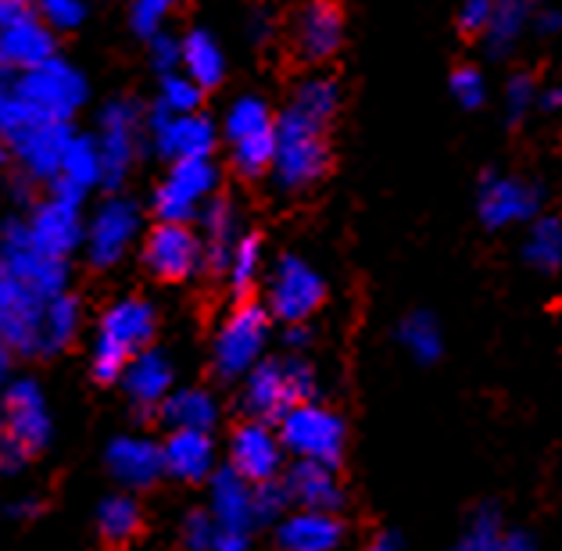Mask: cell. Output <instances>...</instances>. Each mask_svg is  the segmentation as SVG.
Wrapping results in <instances>:
<instances>
[{
    "label": "cell",
    "instance_id": "cell-1",
    "mask_svg": "<svg viewBox=\"0 0 562 551\" xmlns=\"http://www.w3.org/2000/svg\"><path fill=\"white\" fill-rule=\"evenodd\" d=\"M330 126V119L315 115L294 101H286L283 112H277V158H272L269 179L280 194H308L326 179L334 165Z\"/></svg>",
    "mask_w": 562,
    "mask_h": 551
},
{
    "label": "cell",
    "instance_id": "cell-2",
    "mask_svg": "<svg viewBox=\"0 0 562 551\" xmlns=\"http://www.w3.org/2000/svg\"><path fill=\"white\" fill-rule=\"evenodd\" d=\"M315 394H319V380H315L312 362L301 355L262 358L240 380V408L258 423H280L283 412L315 402Z\"/></svg>",
    "mask_w": 562,
    "mask_h": 551
},
{
    "label": "cell",
    "instance_id": "cell-3",
    "mask_svg": "<svg viewBox=\"0 0 562 551\" xmlns=\"http://www.w3.org/2000/svg\"><path fill=\"white\" fill-rule=\"evenodd\" d=\"M277 434L283 451L297 462H319L337 470L348 454V423L337 408L323 405L319 397L283 412Z\"/></svg>",
    "mask_w": 562,
    "mask_h": 551
},
{
    "label": "cell",
    "instance_id": "cell-4",
    "mask_svg": "<svg viewBox=\"0 0 562 551\" xmlns=\"http://www.w3.org/2000/svg\"><path fill=\"white\" fill-rule=\"evenodd\" d=\"M272 340V315L258 301H237L229 315L215 329L212 340V369L218 380H244L266 358Z\"/></svg>",
    "mask_w": 562,
    "mask_h": 551
},
{
    "label": "cell",
    "instance_id": "cell-5",
    "mask_svg": "<svg viewBox=\"0 0 562 551\" xmlns=\"http://www.w3.org/2000/svg\"><path fill=\"white\" fill-rule=\"evenodd\" d=\"M11 90L44 122H72V115L90 98V82L83 76V68L61 58V54L30 68V72H19L11 79Z\"/></svg>",
    "mask_w": 562,
    "mask_h": 551
},
{
    "label": "cell",
    "instance_id": "cell-6",
    "mask_svg": "<svg viewBox=\"0 0 562 551\" xmlns=\"http://www.w3.org/2000/svg\"><path fill=\"white\" fill-rule=\"evenodd\" d=\"M0 266L8 269V276L15 280L25 294H33L36 301H47L65 294L68 286V261L44 255L30 237L25 218H4L0 223Z\"/></svg>",
    "mask_w": 562,
    "mask_h": 551
},
{
    "label": "cell",
    "instance_id": "cell-7",
    "mask_svg": "<svg viewBox=\"0 0 562 551\" xmlns=\"http://www.w3.org/2000/svg\"><path fill=\"white\" fill-rule=\"evenodd\" d=\"M326 294H330V286L308 258L280 255L266 283V308L283 326H301L326 305Z\"/></svg>",
    "mask_w": 562,
    "mask_h": 551
},
{
    "label": "cell",
    "instance_id": "cell-8",
    "mask_svg": "<svg viewBox=\"0 0 562 551\" xmlns=\"http://www.w3.org/2000/svg\"><path fill=\"white\" fill-rule=\"evenodd\" d=\"M544 209V190L533 179L487 169L476 179V218L491 233L530 226Z\"/></svg>",
    "mask_w": 562,
    "mask_h": 551
},
{
    "label": "cell",
    "instance_id": "cell-9",
    "mask_svg": "<svg viewBox=\"0 0 562 551\" xmlns=\"http://www.w3.org/2000/svg\"><path fill=\"white\" fill-rule=\"evenodd\" d=\"M98 155H101V187L119 190L126 183V176L133 169L136 155H140L144 144V108L133 98H115L101 108L98 115Z\"/></svg>",
    "mask_w": 562,
    "mask_h": 551
},
{
    "label": "cell",
    "instance_id": "cell-10",
    "mask_svg": "<svg viewBox=\"0 0 562 551\" xmlns=\"http://www.w3.org/2000/svg\"><path fill=\"white\" fill-rule=\"evenodd\" d=\"M215 194H218V165H215V158L172 161L169 176L161 179L155 198H150V209H155L158 223L190 226Z\"/></svg>",
    "mask_w": 562,
    "mask_h": 551
},
{
    "label": "cell",
    "instance_id": "cell-11",
    "mask_svg": "<svg viewBox=\"0 0 562 551\" xmlns=\"http://www.w3.org/2000/svg\"><path fill=\"white\" fill-rule=\"evenodd\" d=\"M144 133L150 147H155V155H161L169 165L190 158H212L218 136H223L209 115H169L158 104H150L144 112Z\"/></svg>",
    "mask_w": 562,
    "mask_h": 551
},
{
    "label": "cell",
    "instance_id": "cell-12",
    "mask_svg": "<svg viewBox=\"0 0 562 551\" xmlns=\"http://www.w3.org/2000/svg\"><path fill=\"white\" fill-rule=\"evenodd\" d=\"M348 19L340 0H301L291 19V44L297 61L319 68L334 61L345 47Z\"/></svg>",
    "mask_w": 562,
    "mask_h": 551
},
{
    "label": "cell",
    "instance_id": "cell-13",
    "mask_svg": "<svg viewBox=\"0 0 562 551\" xmlns=\"http://www.w3.org/2000/svg\"><path fill=\"white\" fill-rule=\"evenodd\" d=\"M136 237H140V209H136V201L112 194L93 212L87 226L83 247H87L90 266H98V269L119 266V261L130 255Z\"/></svg>",
    "mask_w": 562,
    "mask_h": 551
},
{
    "label": "cell",
    "instance_id": "cell-14",
    "mask_svg": "<svg viewBox=\"0 0 562 551\" xmlns=\"http://www.w3.org/2000/svg\"><path fill=\"white\" fill-rule=\"evenodd\" d=\"M229 470L248 480L251 487L280 480L286 470V451L272 423L244 419L229 437Z\"/></svg>",
    "mask_w": 562,
    "mask_h": 551
},
{
    "label": "cell",
    "instance_id": "cell-15",
    "mask_svg": "<svg viewBox=\"0 0 562 551\" xmlns=\"http://www.w3.org/2000/svg\"><path fill=\"white\" fill-rule=\"evenodd\" d=\"M0 434H4L8 448H15L22 454H33L50 440V412L44 402V391L33 380H15L4 391Z\"/></svg>",
    "mask_w": 562,
    "mask_h": 551
},
{
    "label": "cell",
    "instance_id": "cell-16",
    "mask_svg": "<svg viewBox=\"0 0 562 551\" xmlns=\"http://www.w3.org/2000/svg\"><path fill=\"white\" fill-rule=\"evenodd\" d=\"M140 258H144L147 272H155L158 280H169V283L190 280L198 269H204L201 233L190 226H180V223H158L147 233Z\"/></svg>",
    "mask_w": 562,
    "mask_h": 551
},
{
    "label": "cell",
    "instance_id": "cell-17",
    "mask_svg": "<svg viewBox=\"0 0 562 551\" xmlns=\"http://www.w3.org/2000/svg\"><path fill=\"white\" fill-rule=\"evenodd\" d=\"M30 237L44 255L50 258H61L68 261V255L76 251L79 244L87 240V223H83V201H72V198H61V194H50L33 204L30 218Z\"/></svg>",
    "mask_w": 562,
    "mask_h": 551
},
{
    "label": "cell",
    "instance_id": "cell-18",
    "mask_svg": "<svg viewBox=\"0 0 562 551\" xmlns=\"http://www.w3.org/2000/svg\"><path fill=\"white\" fill-rule=\"evenodd\" d=\"M72 122H36L33 130H25L22 136L8 144L11 155L19 158L22 172L30 179H40V183H54L61 172L65 150L72 144Z\"/></svg>",
    "mask_w": 562,
    "mask_h": 551
},
{
    "label": "cell",
    "instance_id": "cell-19",
    "mask_svg": "<svg viewBox=\"0 0 562 551\" xmlns=\"http://www.w3.org/2000/svg\"><path fill=\"white\" fill-rule=\"evenodd\" d=\"M40 315H44V301L25 294L8 276V269L0 266V334H4L11 351H40Z\"/></svg>",
    "mask_w": 562,
    "mask_h": 551
},
{
    "label": "cell",
    "instance_id": "cell-20",
    "mask_svg": "<svg viewBox=\"0 0 562 551\" xmlns=\"http://www.w3.org/2000/svg\"><path fill=\"white\" fill-rule=\"evenodd\" d=\"M283 487L291 494V505L294 508H308V513H334L340 516L345 508L348 494L345 484H340L337 470L330 465H319V462H294L283 470Z\"/></svg>",
    "mask_w": 562,
    "mask_h": 551
},
{
    "label": "cell",
    "instance_id": "cell-21",
    "mask_svg": "<svg viewBox=\"0 0 562 551\" xmlns=\"http://www.w3.org/2000/svg\"><path fill=\"white\" fill-rule=\"evenodd\" d=\"M345 519L334 513H308V508H291L272 533L277 551H337L345 544Z\"/></svg>",
    "mask_w": 562,
    "mask_h": 551
},
{
    "label": "cell",
    "instance_id": "cell-22",
    "mask_svg": "<svg viewBox=\"0 0 562 551\" xmlns=\"http://www.w3.org/2000/svg\"><path fill=\"white\" fill-rule=\"evenodd\" d=\"M50 58H58V33L47 30L36 15L0 30V68H8L11 76L30 72Z\"/></svg>",
    "mask_w": 562,
    "mask_h": 551
},
{
    "label": "cell",
    "instance_id": "cell-23",
    "mask_svg": "<svg viewBox=\"0 0 562 551\" xmlns=\"http://www.w3.org/2000/svg\"><path fill=\"white\" fill-rule=\"evenodd\" d=\"M209 516L215 519L218 530H237V533H251L255 522V487L244 476H237L223 465L215 470L209 480Z\"/></svg>",
    "mask_w": 562,
    "mask_h": 551
},
{
    "label": "cell",
    "instance_id": "cell-24",
    "mask_svg": "<svg viewBox=\"0 0 562 551\" xmlns=\"http://www.w3.org/2000/svg\"><path fill=\"white\" fill-rule=\"evenodd\" d=\"M198 223H201L204 269L215 272V276H223V272H226V266H229L233 247H237V240L244 237V226H240V212H237V204H233L229 198H223V194H215V198L201 209Z\"/></svg>",
    "mask_w": 562,
    "mask_h": 551
},
{
    "label": "cell",
    "instance_id": "cell-25",
    "mask_svg": "<svg viewBox=\"0 0 562 551\" xmlns=\"http://www.w3.org/2000/svg\"><path fill=\"white\" fill-rule=\"evenodd\" d=\"M108 473H112L122 487H150L166 473L161 462V445L150 437H119L108 445Z\"/></svg>",
    "mask_w": 562,
    "mask_h": 551
},
{
    "label": "cell",
    "instance_id": "cell-26",
    "mask_svg": "<svg viewBox=\"0 0 562 551\" xmlns=\"http://www.w3.org/2000/svg\"><path fill=\"white\" fill-rule=\"evenodd\" d=\"M155 326H158L155 308H150L144 297H122L104 312L101 340L115 344V348H122L133 358V355L147 351L150 337H155Z\"/></svg>",
    "mask_w": 562,
    "mask_h": 551
},
{
    "label": "cell",
    "instance_id": "cell-27",
    "mask_svg": "<svg viewBox=\"0 0 562 551\" xmlns=\"http://www.w3.org/2000/svg\"><path fill=\"white\" fill-rule=\"evenodd\" d=\"M161 462H166V473L183 484H204L215 476V440L212 434L172 430L161 445Z\"/></svg>",
    "mask_w": 562,
    "mask_h": 551
},
{
    "label": "cell",
    "instance_id": "cell-28",
    "mask_svg": "<svg viewBox=\"0 0 562 551\" xmlns=\"http://www.w3.org/2000/svg\"><path fill=\"white\" fill-rule=\"evenodd\" d=\"M122 387H126L130 402L150 412V408H161L166 397L172 394V362L161 351H140L130 358L126 373H122Z\"/></svg>",
    "mask_w": 562,
    "mask_h": 551
},
{
    "label": "cell",
    "instance_id": "cell-29",
    "mask_svg": "<svg viewBox=\"0 0 562 551\" xmlns=\"http://www.w3.org/2000/svg\"><path fill=\"white\" fill-rule=\"evenodd\" d=\"M544 4L548 0H498L484 36H480L487 58H509L519 40L527 36V30H533V19H538Z\"/></svg>",
    "mask_w": 562,
    "mask_h": 551
},
{
    "label": "cell",
    "instance_id": "cell-30",
    "mask_svg": "<svg viewBox=\"0 0 562 551\" xmlns=\"http://www.w3.org/2000/svg\"><path fill=\"white\" fill-rule=\"evenodd\" d=\"M101 155H98V140L87 133H76L72 144L65 150V161H61V172L58 179L50 183L54 194L61 198H72V201H83L93 187H101Z\"/></svg>",
    "mask_w": 562,
    "mask_h": 551
},
{
    "label": "cell",
    "instance_id": "cell-31",
    "mask_svg": "<svg viewBox=\"0 0 562 551\" xmlns=\"http://www.w3.org/2000/svg\"><path fill=\"white\" fill-rule=\"evenodd\" d=\"M394 340L408 362L416 366H437L445 358V329L437 323V315L427 308L405 312L394 326Z\"/></svg>",
    "mask_w": 562,
    "mask_h": 551
},
{
    "label": "cell",
    "instance_id": "cell-32",
    "mask_svg": "<svg viewBox=\"0 0 562 551\" xmlns=\"http://www.w3.org/2000/svg\"><path fill=\"white\" fill-rule=\"evenodd\" d=\"M180 44H183L180 72H187L190 79H194L204 93L223 87V79H226V54H223V44L215 40V33L190 30V33L180 36Z\"/></svg>",
    "mask_w": 562,
    "mask_h": 551
},
{
    "label": "cell",
    "instance_id": "cell-33",
    "mask_svg": "<svg viewBox=\"0 0 562 551\" xmlns=\"http://www.w3.org/2000/svg\"><path fill=\"white\" fill-rule=\"evenodd\" d=\"M161 419L169 430H194V434H212L218 423V402L201 387H183L172 391L161 405Z\"/></svg>",
    "mask_w": 562,
    "mask_h": 551
},
{
    "label": "cell",
    "instance_id": "cell-34",
    "mask_svg": "<svg viewBox=\"0 0 562 551\" xmlns=\"http://www.w3.org/2000/svg\"><path fill=\"white\" fill-rule=\"evenodd\" d=\"M524 255L527 269L541 276H559L562 272V218L559 215H538L524 233Z\"/></svg>",
    "mask_w": 562,
    "mask_h": 551
},
{
    "label": "cell",
    "instance_id": "cell-35",
    "mask_svg": "<svg viewBox=\"0 0 562 551\" xmlns=\"http://www.w3.org/2000/svg\"><path fill=\"white\" fill-rule=\"evenodd\" d=\"M277 130V112H272V104L262 98V93H240L237 101L226 108L223 115V133L226 144H240V140H251V136H266Z\"/></svg>",
    "mask_w": 562,
    "mask_h": 551
},
{
    "label": "cell",
    "instance_id": "cell-36",
    "mask_svg": "<svg viewBox=\"0 0 562 551\" xmlns=\"http://www.w3.org/2000/svg\"><path fill=\"white\" fill-rule=\"evenodd\" d=\"M79 323H83V308H79V301L72 294L65 291L58 297H50L44 305V315H40V351L54 355L68 348L79 334Z\"/></svg>",
    "mask_w": 562,
    "mask_h": 551
},
{
    "label": "cell",
    "instance_id": "cell-37",
    "mask_svg": "<svg viewBox=\"0 0 562 551\" xmlns=\"http://www.w3.org/2000/svg\"><path fill=\"white\" fill-rule=\"evenodd\" d=\"M505 537V519H502V508L498 505H476L470 508V516H465L459 537L451 541L448 551H498Z\"/></svg>",
    "mask_w": 562,
    "mask_h": 551
},
{
    "label": "cell",
    "instance_id": "cell-38",
    "mask_svg": "<svg viewBox=\"0 0 562 551\" xmlns=\"http://www.w3.org/2000/svg\"><path fill=\"white\" fill-rule=\"evenodd\" d=\"M262 255L266 251H262V237H258V233H244L237 247H233L223 276L237 301H248V294L258 286V280H262Z\"/></svg>",
    "mask_w": 562,
    "mask_h": 551
},
{
    "label": "cell",
    "instance_id": "cell-39",
    "mask_svg": "<svg viewBox=\"0 0 562 551\" xmlns=\"http://www.w3.org/2000/svg\"><path fill=\"white\" fill-rule=\"evenodd\" d=\"M98 530L115 544L130 541V537L140 530V505H136V498H130V494L104 498L98 508Z\"/></svg>",
    "mask_w": 562,
    "mask_h": 551
},
{
    "label": "cell",
    "instance_id": "cell-40",
    "mask_svg": "<svg viewBox=\"0 0 562 551\" xmlns=\"http://www.w3.org/2000/svg\"><path fill=\"white\" fill-rule=\"evenodd\" d=\"M158 108L169 115H198L204 104V90L187 72H169L158 79Z\"/></svg>",
    "mask_w": 562,
    "mask_h": 551
},
{
    "label": "cell",
    "instance_id": "cell-41",
    "mask_svg": "<svg viewBox=\"0 0 562 551\" xmlns=\"http://www.w3.org/2000/svg\"><path fill=\"white\" fill-rule=\"evenodd\" d=\"M538 93H541V87L530 72H513L509 79H505V87H502L505 122H509V126L527 122L530 112H538Z\"/></svg>",
    "mask_w": 562,
    "mask_h": 551
},
{
    "label": "cell",
    "instance_id": "cell-42",
    "mask_svg": "<svg viewBox=\"0 0 562 551\" xmlns=\"http://www.w3.org/2000/svg\"><path fill=\"white\" fill-rule=\"evenodd\" d=\"M448 90L451 98H456L459 108L465 112H480V108L487 104V76L480 65H456L448 76Z\"/></svg>",
    "mask_w": 562,
    "mask_h": 551
},
{
    "label": "cell",
    "instance_id": "cell-43",
    "mask_svg": "<svg viewBox=\"0 0 562 551\" xmlns=\"http://www.w3.org/2000/svg\"><path fill=\"white\" fill-rule=\"evenodd\" d=\"M33 11H36V19L58 36L61 33H76L90 15L87 0H33Z\"/></svg>",
    "mask_w": 562,
    "mask_h": 551
},
{
    "label": "cell",
    "instance_id": "cell-44",
    "mask_svg": "<svg viewBox=\"0 0 562 551\" xmlns=\"http://www.w3.org/2000/svg\"><path fill=\"white\" fill-rule=\"evenodd\" d=\"M180 0H130V30L147 44L150 36L166 33V22Z\"/></svg>",
    "mask_w": 562,
    "mask_h": 551
},
{
    "label": "cell",
    "instance_id": "cell-45",
    "mask_svg": "<svg viewBox=\"0 0 562 551\" xmlns=\"http://www.w3.org/2000/svg\"><path fill=\"white\" fill-rule=\"evenodd\" d=\"M36 122H44L30 104H25L15 90H11V82L4 90H0V140L11 144L15 136H22L25 130H33Z\"/></svg>",
    "mask_w": 562,
    "mask_h": 551
},
{
    "label": "cell",
    "instance_id": "cell-46",
    "mask_svg": "<svg viewBox=\"0 0 562 551\" xmlns=\"http://www.w3.org/2000/svg\"><path fill=\"white\" fill-rule=\"evenodd\" d=\"M291 494H286L283 480H269V484L255 487V522H280L291 513Z\"/></svg>",
    "mask_w": 562,
    "mask_h": 551
},
{
    "label": "cell",
    "instance_id": "cell-47",
    "mask_svg": "<svg viewBox=\"0 0 562 551\" xmlns=\"http://www.w3.org/2000/svg\"><path fill=\"white\" fill-rule=\"evenodd\" d=\"M147 61L158 72V79L169 76V72H180V65H183V44H180V36H172L169 30L158 33V36H150L147 40Z\"/></svg>",
    "mask_w": 562,
    "mask_h": 551
},
{
    "label": "cell",
    "instance_id": "cell-48",
    "mask_svg": "<svg viewBox=\"0 0 562 551\" xmlns=\"http://www.w3.org/2000/svg\"><path fill=\"white\" fill-rule=\"evenodd\" d=\"M126 366H130V355L98 337V344H93V358H90L93 376L101 383H115V380H122V373H126Z\"/></svg>",
    "mask_w": 562,
    "mask_h": 551
},
{
    "label": "cell",
    "instance_id": "cell-49",
    "mask_svg": "<svg viewBox=\"0 0 562 551\" xmlns=\"http://www.w3.org/2000/svg\"><path fill=\"white\" fill-rule=\"evenodd\" d=\"M498 0H459V33L462 36H484L491 11H495Z\"/></svg>",
    "mask_w": 562,
    "mask_h": 551
},
{
    "label": "cell",
    "instance_id": "cell-50",
    "mask_svg": "<svg viewBox=\"0 0 562 551\" xmlns=\"http://www.w3.org/2000/svg\"><path fill=\"white\" fill-rule=\"evenodd\" d=\"M215 519L209 513H190L187 522H183V541L190 551H212V541H215Z\"/></svg>",
    "mask_w": 562,
    "mask_h": 551
},
{
    "label": "cell",
    "instance_id": "cell-51",
    "mask_svg": "<svg viewBox=\"0 0 562 551\" xmlns=\"http://www.w3.org/2000/svg\"><path fill=\"white\" fill-rule=\"evenodd\" d=\"M30 15H36L33 0H0V30H8V25H15Z\"/></svg>",
    "mask_w": 562,
    "mask_h": 551
},
{
    "label": "cell",
    "instance_id": "cell-52",
    "mask_svg": "<svg viewBox=\"0 0 562 551\" xmlns=\"http://www.w3.org/2000/svg\"><path fill=\"white\" fill-rule=\"evenodd\" d=\"M533 33H538V36H559L562 33V8L544 4L538 11V19H533Z\"/></svg>",
    "mask_w": 562,
    "mask_h": 551
},
{
    "label": "cell",
    "instance_id": "cell-53",
    "mask_svg": "<svg viewBox=\"0 0 562 551\" xmlns=\"http://www.w3.org/2000/svg\"><path fill=\"white\" fill-rule=\"evenodd\" d=\"M212 551H251V533H237V530H215Z\"/></svg>",
    "mask_w": 562,
    "mask_h": 551
},
{
    "label": "cell",
    "instance_id": "cell-54",
    "mask_svg": "<svg viewBox=\"0 0 562 551\" xmlns=\"http://www.w3.org/2000/svg\"><path fill=\"white\" fill-rule=\"evenodd\" d=\"M283 344L291 348V355H301L312 344V326L301 323V326H286L283 329Z\"/></svg>",
    "mask_w": 562,
    "mask_h": 551
},
{
    "label": "cell",
    "instance_id": "cell-55",
    "mask_svg": "<svg viewBox=\"0 0 562 551\" xmlns=\"http://www.w3.org/2000/svg\"><path fill=\"white\" fill-rule=\"evenodd\" d=\"M498 551H538V541L527 530H505Z\"/></svg>",
    "mask_w": 562,
    "mask_h": 551
},
{
    "label": "cell",
    "instance_id": "cell-56",
    "mask_svg": "<svg viewBox=\"0 0 562 551\" xmlns=\"http://www.w3.org/2000/svg\"><path fill=\"white\" fill-rule=\"evenodd\" d=\"M359 551H402V537H397L394 530H380V533L369 537Z\"/></svg>",
    "mask_w": 562,
    "mask_h": 551
},
{
    "label": "cell",
    "instance_id": "cell-57",
    "mask_svg": "<svg viewBox=\"0 0 562 551\" xmlns=\"http://www.w3.org/2000/svg\"><path fill=\"white\" fill-rule=\"evenodd\" d=\"M538 108L548 115H559L562 112V82H552V87H544L538 93Z\"/></svg>",
    "mask_w": 562,
    "mask_h": 551
},
{
    "label": "cell",
    "instance_id": "cell-58",
    "mask_svg": "<svg viewBox=\"0 0 562 551\" xmlns=\"http://www.w3.org/2000/svg\"><path fill=\"white\" fill-rule=\"evenodd\" d=\"M36 508H40V505H36L33 498H25V502H15V505H11V508H8V516H11V519H30V516H36Z\"/></svg>",
    "mask_w": 562,
    "mask_h": 551
},
{
    "label": "cell",
    "instance_id": "cell-59",
    "mask_svg": "<svg viewBox=\"0 0 562 551\" xmlns=\"http://www.w3.org/2000/svg\"><path fill=\"white\" fill-rule=\"evenodd\" d=\"M8 366H11V348H8L4 334H0V383H4V376H8Z\"/></svg>",
    "mask_w": 562,
    "mask_h": 551
},
{
    "label": "cell",
    "instance_id": "cell-60",
    "mask_svg": "<svg viewBox=\"0 0 562 551\" xmlns=\"http://www.w3.org/2000/svg\"><path fill=\"white\" fill-rule=\"evenodd\" d=\"M11 79H15V76H11V72H8V68H0V90H4V87H8V82H11Z\"/></svg>",
    "mask_w": 562,
    "mask_h": 551
},
{
    "label": "cell",
    "instance_id": "cell-61",
    "mask_svg": "<svg viewBox=\"0 0 562 551\" xmlns=\"http://www.w3.org/2000/svg\"><path fill=\"white\" fill-rule=\"evenodd\" d=\"M8 155H11V150H8V144H4V140H0V165H4V161H8Z\"/></svg>",
    "mask_w": 562,
    "mask_h": 551
},
{
    "label": "cell",
    "instance_id": "cell-62",
    "mask_svg": "<svg viewBox=\"0 0 562 551\" xmlns=\"http://www.w3.org/2000/svg\"><path fill=\"white\" fill-rule=\"evenodd\" d=\"M0 440H4V434H0Z\"/></svg>",
    "mask_w": 562,
    "mask_h": 551
}]
</instances>
